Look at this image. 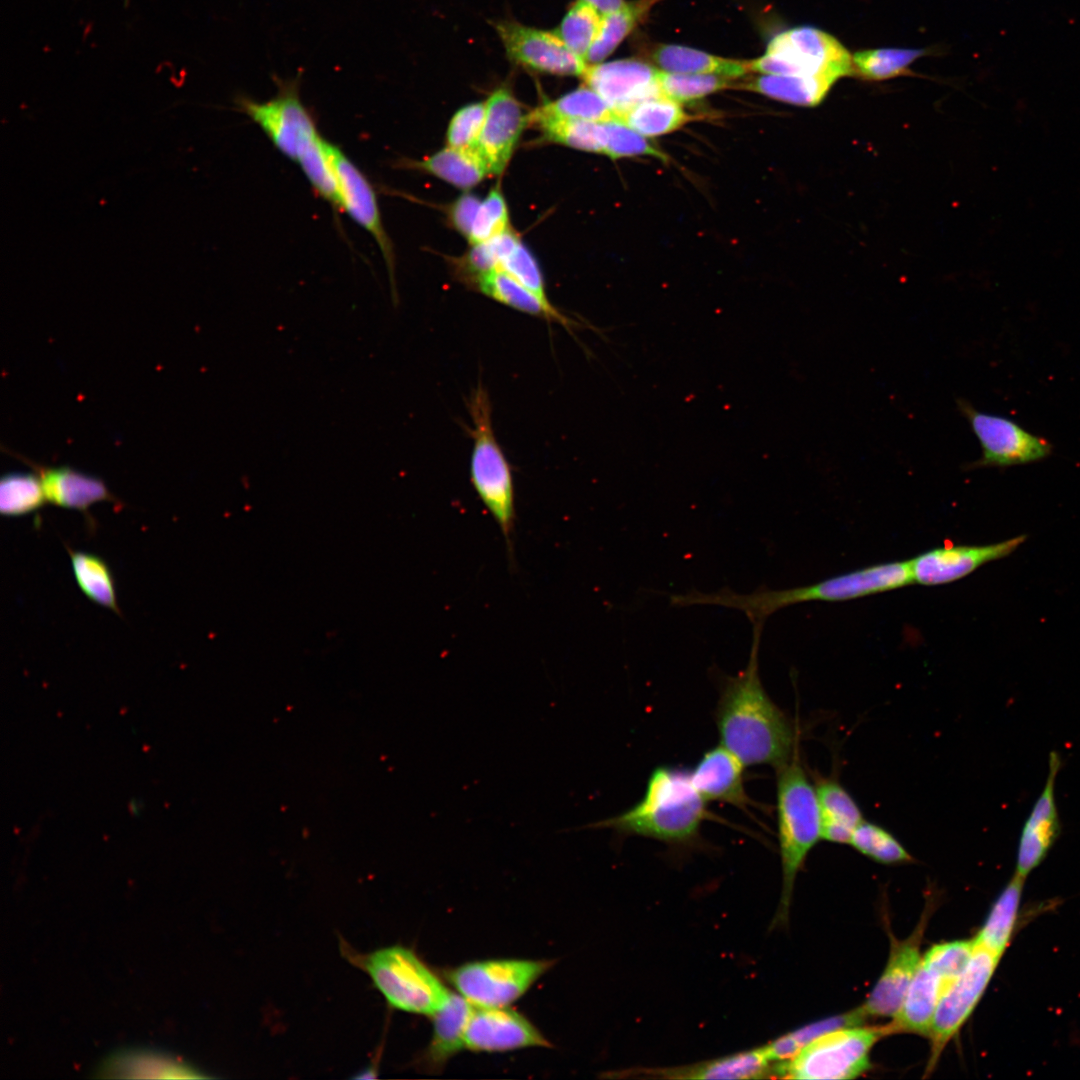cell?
<instances>
[{"label":"cell","mask_w":1080,"mask_h":1080,"mask_svg":"<svg viewBox=\"0 0 1080 1080\" xmlns=\"http://www.w3.org/2000/svg\"><path fill=\"white\" fill-rule=\"evenodd\" d=\"M481 201L471 193H464L456 199L449 210V219L454 228L467 239L479 209Z\"/></svg>","instance_id":"cell-48"},{"label":"cell","mask_w":1080,"mask_h":1080,"mask_svg":"<svg viewBox=\"0 0 1080 1080\" xmlns=\"http://www.w3.org/2000/svg\"><path fill=\"white\" fill-rule=\"evenodd\" d=\"M924 54L920 49L863 50L852 56L853 70L866 80H886L907 72L909 65Z\"/></svg>","instance_id":"cell-39"},{"label":"cell","mask_w":1080,"mask_h":1080,"mask_svg":"<svg viewBox=\"0 0 1080 1080\" xmlns=\"http://www.w3.org/2000/svg\"><path fill=\"white\" fill-rule=\"evenodd\" d=\"M485 296L522 313L556 322L570 329L575 322L553 305H547L534 293L501 269L482 276L473 286Z\"/></svg>","instance_id":"cell-27"},{"label":"cell","mask_w":1080,"mask_h":1080,"mask_svg":"<svg viewBox=\"0 0 1080 1080\" xmlns=\"http://www.w3.org/2000/svg\"><path fill=\"white\" fill-rule=\"evenodd\" d=\"M658 69L637 59H621L587 64L581 76L585 85L598 93L621 119L631 108L663 96Z\"/></svg>","instance_id":"cell-14"},{"label":"cell","mask_w":1080,"mask_h":1080,"mask_svg":"<svg viewBox=\"0 0 1080 1080\" xmlns=\"http://www.w3.org/2000/svg\"><path fill=\"white\" fill-rule=\"evenodd\" d=\"M327 153L335 173L341 209L377 242L386 263L392 296L395 299V257L392 242L381 220L376 192L367 177L337 145L328 141Z\"/></svg>","instance_id":"cell-13"},{"label":"cell","mask_w":1080,"mask_h":1080,"mask_svg":"<svg viewBox=\"0 0 1080 1080\" xmlns=\"http://www.w3.org/2000/svg\"><path fill=\"white\" fill-rule=\"evenodd\" d=\"M975 947L974 939L956 940L933 945L923 957L935 966L950 984L966 968Z\"/></svg>","instance_id":"cell-47"},{"label":"cell","mask_w":1080,"mask_h":1080,"mask_svg":"<svg viewBox=\"0 0 1080 1080\" xmlns=\"http://www.w3.org/2000/svg\"><path fill=\"white\" fill-rule=\"evenodd\" d=\"M616 118L609 105L593 89L584 85L529 113V123L542 120H585L606 122Z\"/></svg>","instance_id":"cell-32"},{"label":"cell","mask_w":1080,"mask_h":1080,"mask_svg":"<svg viewBox=\"0 0 1080 1080\" xmlns=\"http://www.w3.org/2000/svg\"><path fill=\"white\" fill-rule=\"evenodd\" d=\"M507 204L499 186L481 202L468 240L471 245L494 238L510 229Z\"/></svg>","instance_id":"cell-44"},{"label":"cell","mask_w":1080,"mask_h":1080,"mask_svg":"<svg viewBox=\"0 0 1080 1080\" xmlns=\"http://www.w3.org/2000/svg\"><path fill=\"white\" fill-rule=\"evenodd\" d=\"M31 467L41 480L46 501L61 508L81 512L91 529L95 527V521L89 512L92 505L102 501L121 505L100 478L69 466L43 467L32 464Z\"/></svg>","instance_id":"cell-22"},{"label":"cell","mask_w":1080,"mask_h":1080,"mask_svg":"<svg viewBox=\"0 0 1080 1080\" xmlns=\"http://www.w3.org/2000/svg\"><path fill=\"white\" fill-rule=\"evenodd\" d=\"M730 79L717 74H684L659 71L658 82L663 96L678 103L701 99L730 86Z\"/></svg>","instance_id":"cell-42"},{"label":"cell","mask_w":1080,"mask_h":1080,"mask_svg":"<svg viewBox=\"0 0 1080 1080\" xmlns=\"http://www.w3.org/2000/svg\"><path fill=\"white\" fill-rule=\"evenodd\" d=\"M410 167L427 172L461 189L476 186L489 174L475 150L449 146L422 160L411 161Z\"/></svg>","instance_id":"cell-29"},{"label":"cell","mask_w":1080,"mask_h":1080,"mask_svg":"<svg viewBox=\"0 0 1080 1080\" xmlns=\"http://www.w3.org/2000/svg\"><path fill=\"white\" fill-rule=\"evenodd\" d=\"M651 58L662 71L684 74H717L730 79L751 72L750 61L718 57L681 45H660Z\"/></svg>","instance_id":"cell-28"},{"label":"cell","mask_w":1080,"mask_h":1080,"mask_svg":"<svg viewBox=\"0 0 1080 1080\" xmlns=\"http://www.w3.org/2000/svg\"><path fill=\"white\" fill-rule=\"evenodd\" d=\"M744 768L735 755L719 744L707 750L689 773L706 802L727 803L750 814L749 807L755 802L745 789Z\"/></svg>","instance_id":"cell-21"},{"label":"cell","mask_w":1080,"mask_h":1080,"mask_svg":"<svg viewBox=\"0 0 1080 1080\" xmlns=\"http://www.w3.org/2000/svg\"><path fill=\"white\" fill-rule=\"evenodd\" d=\"M1000 957L977 946L963 972L944 990L934 1012L928 1037L931 1070L946 1044L959 1031L983 995Z\"/></svg>","instance_id":"cell-12"},{"label":"cell","mask_w":1080,"mask_h":1080,"mask_svg":"<svg viewBox=\"0 0 1080 1080\" xmlns=\"http://www.w3.org/2000/svg\"><path fill=\"white\" fill-rule=\"evenodd\" d=\"M1062 761L1056 751L1049 755V770L1041 794L1025 820L1018 842L1016 873L1025 878L1046 857L1061 832L1055 799V782Z\"/></svg>","instance_id":"cell-19"},{"label":"cell","mask_w":1080,"mask_h":1080,"mask_svg":"<svg viewBox=\"0 0 1080 1080\" xmlns=\"http://www.w3.org/2000/svg\"><path fill=\"white\" fill-rule=\"evenodd\" d=\"M892 1033L887 1026H849L825 1033L792 1059L773 1067L775 1076L790 1079H853L870 1068L875 1043Z\"/></svg>","instance_id":"cell-8"},{"label":"cell","mask_w":1080,"mask_h":1080,"mask_svg":"<svg viewBox=\"0 0 1080 1080\" xmlns=\"http://www.w3.org/2000/svg\"><path fill=\"white\" fill-rule=\"evenodd\" d=\"M948 986L941 972L922 957L900 1010L889 1024L891 1031L927 1036L938 1002Z\"/></svg>","instance_id":"cell-24"},{"label":"cell","mask_w":1080,"mask_h":1080,"mask_svg":"<svg viewBox=\"0 0 1080 1080\" xmlns=\"http://www.w3.org/2000/svg\"><path fill=\"white\" fill-rule=\"evenodd\" d=\"M357 962L394 1009L432 1017L452 994L410 948L383 947L360 956Z\"/></svg>","instance_id":"cell-7"},{"label":"cell","mask_w":1080,"mask_h":1080,"mask_svg":"<svg viewBox=\"0 0 1080 1080\" xmlns=\"http://www.w3.org/2000/svg\"><path fill=\"white\" fill-rule=\"evenodd\" d=\"M519 242V237L510 228L494 238L473 244L463 257L455 259L456 278L473 288L482 276L499 269Z\"/></svg>","instance_id":"cell-35"},{"label":"cell","mask_w":1080,"mask_h":1080,"mask_svg":"<svg viewBox=\"0 0 1080 1080\" xmlns=\"http://www.w3.org/2000/svg\"><path fill=\"white\" fill-rule=\"evenodd\" d=\"M913 583L910 561L877 564L820 582L783 590H758L739 594L728 588L703 593V604L720 605L744 612L754 622H764L777 610L810 601L839 602L898 589Z\"/></svg>","instance_id":"cell-4"},{"label":"cell","mask_w":1080,"mask_h":1080,"mask_svg":"<svg viewBox=\"0 0 1080 1080\" xmlns=\"http://www.w3.org/2000/svg\"><path fill=\"white\" fill-rule=\"evenodd\" d=\"M552 966L544 959L477 960L449 970L446 978L474 1007H507Z\"/></svg>","instance_id":"cell-10"},{"label":"cell","mask_w":1080,"mask_h":1080,"mask_svg":"<svg viewBox=\"0 0 1080 1080\" xmlns=\"http://www.w3.org/2000/svg\"><path fill=\"white\" fill-rule=\"evenodd\" d=\"M1025 878L1015 873L1003 889L977 936V946L1001 957L1015 927Z\"/></svg>","instance_id":"cell-30"},{"label":"cell","mask_w":1080,"mask_h":1080,"mask_svg":"<svg viewBox=\"0 0 1080 1080\" xmlns=\"http://www.w3.org/2000/svg\"><path fill=\"white\" fill-rule=\"evenodd\" d=\"M751 71L766 75L821 77L836 82L854 73L852 56L832 35L810 26L777 34L766 53L750 60Z\"/></svg>","instance_id":"cell-9"},{"label":"cell","mask_w":1080,"mask_h":1080,"mask_svg":"<svg viewBox=\"0 0 1080 1080\" xmlns=\"http://www.w3.org/2000/svg\"><path fill=\"white\" fill-rule=\"evenodd\" d=\"M601 20L602 14L597 9L583 0H577L554 32L572 53L586 62Z\"/></svg>","instance_id":"cell-40"},{"label":"cell","mask_w":1080,"mask_h":1080,"mask_svg":"<svg viewBox=\"0 0 1080 1080\" xmlns=\"http://www.w3.org/2000/svg\"><path fill=\"white\" fill-rule=\"evenodd\" d=\"M606 142L605 155L611 159L635 156H652L666 160V155L651 145L641 134L618 118L604 122Z\"/></svg>","instance_id":"cell-43"},{"label":"cell","mask_w":1080,"mask_h":1080,"mask_svg":"<svg viewBox=\"0 0 1080 1080\" xmlns=\"http://www.w3.org/2000/svg\"><path fill=\"white\" fill-rule=\"evenodd\" d=\"M277 93L267 101L238 96L236 105L256 123L274 146L302 170L315 193L341 212L337 181L312 113L300 99V78L273 76Z\"/></svg>","instance_id":"cell-2"},{"label":"cell","mask_w":1080,"mask_h":1080,"mask_svg":"<svg viewBox=\"0 0 1080 1080\" xmlns=\"http://www.w3.org/2000/svg\"><path fill=\"white\" fill-rule=\"evenodd\" d=\"M595 9H597L602 15L620 9L624 4V0H583Z\"/></svg>","instance_id":"cell-49"},{"label":"cell","mask_w":1080,"mask_h":1080,"mask_svg":"<svg viewBox=\"0 0 1080 1080\" xmlns=\"http://www.w3.org/2000/svg\"><path fill=\"white\" fill-rule=\"evenodd\" d=\"M858 852L882 864H901L912 856L888 830L863 820L854 830L850 843Z\"/></svg>","instance_id":"cell-41"},{"label":"cell","mask_w":1080,"mask_h":1080,"mask_svg":"<svg viewBox=\"0 0 1080 1080\" xmlns=\"http://www.w3.org/2000/svg\"><path fill=\"white\" fill-rule=\"evenodd\" d=\"M776 816L782 866V893L775 922L787 919L797 873L821 838V819L815 786L799 758L776 769Z\"/></svg>","instance_id":"cell-5"},{"label":"cell","mask_w":1080,"mask_h":1080,"mask_svg":"<svg viewBox=\"0 0 1080 1080\" xmlns=\"http://www.w3.org/2000/svg\"><path fill=\"white\" fill-rule=\"evenodd\" d=\"M534 293L547 305L549 301L542 272L537 261L527 247L520 241L513 251L502 261L500 268Z\"/></svg>","instance_id":"cell-46"},{"label":"cell","mask_w":1080,"mask_h":1080,"mask_svg":"<svg viewBox=\"0 0 1080 1080\" xmlns=\"http://www.w3.org/2000/svg\"><path fill=\"white\" fill-rule=\"evenodd\" d=\"M656 2L658 0L625 2L620 9L603 14L597 36L586 56V63L597 64L605 60L648 16Z\"/></svg>","instance_id":"cell-31"},{"label":"cell","mask_w":1080,"mask_h":1080,"mask_svg":"<svg viewBox=\"0 0 1080 1080\" xmlns=\"http://www.w3.org/2000/svg\"><path fill=\"white\" fill-rule=\"evenodd\" d=\"M550 1046L530 1020L507 1007H474L465 1030V1047L475 1052Z\"/></svg>","instance_id":"cell-17"},{"label":"cell","mask_w":1080,"mask_h":1080,"mask_svg":"<svg viewBox=\"0 0 1080 1080\" xmlns=\"http://www.w3.org/2000/svg\"><path fill=\"white\" fill-rule=\"evenodd\" d=\"M835 82L821 77L761 75L745 84L746 89L798 106L820 104Z\"/></svg>","instance_id":"cell-34"},{"label":"cell","mask_w":1080,"mask_h":1080,"mask_svg":"<svg viewBox=\"0 0 1080 1080\" xmlns=\"http://www.w3.org/2000/svg\"><path fill=\"white\" fill-rule=\"evenodd\" d=\"M46 501L38 474L11 472L0 481V512L19 517L40 510Z\"/></svg>","instance_id":"cell-37"},{"label":"cell","mask_w":1080,"mask_h":1080,"mask_svg":"<svg viewBox=\"0 0 1080 1080\" xmlns=\"http://www.w3.org/2000/svg\"><path fill=\"white\" fill-rule=\"evenodd\" d=\"M771 1064L762 1046L697 1064L638 1068L626 1073L663 1079H757L773 1073Z\"/></svg>","instance_id":"cell-23"},{"label":"cell","mask_w":1080,"mask_h":1080,"mask_svg":"<svg viewBox=\"0 0 1080 1080\" xmlns=\"http://www.w3.org/2000/svg\"><path fill=\"white\" fill-rule=\"evenodd\" d=\"M474 1006L459 993H453L432 1018V1037L423 1062L431 1072H439L465 1047V1030Z\"/></svg>","instance_id":"cell-25"},{"label":"cell","mask_w":1080,"mask_h":1080,"mask_svg":"<svg viewBox=\"0 0 1080 1080\" xmlns=\"http://www.w3.org/2000/svg\"><path fill=\"white\" fill-rule=\"evenodd\" d=\"M533 125L539 128L543 137L550 142L586 152L604 153V122L548 119Z\"/></svg>","instance_id":"cell-38"},{"label":"cell","mask_w":1080,"mask_h":1080,"mask_svg":"<svg viewBox=\"0 0 1080 1080\" xmlns=\"http://www.w3.org/2000/svg\"><path fill=\"white\" fill-rule=\"evenodd\" d=\"M956 403L982 450L981 457L968 464L967 469L1023 465L1052 454L1053 446L1046 438L1029 432L1014 420L979 411L965 399Z\"/></svg>","instance_id":"cell-11"},{"label":"cell","mask_w":1080,"mask_h":1080,"mask_svg":"<svg viewBox=\"0 0 1080 1080\" xmlns=\"http://www.w3.org/2000/svg\"><path fill=\"white\" fill-rule=\"evenodd\" d=\"M924 923L909 938L892 944L887 965L860 1010L866 1017L894 1018L921 962L920 943Z\"/></svg>","instance_id":"cell-20"},{"label":"cell","mask_w":1080,"mask_h":1080,"mask_svg":"<svg viewBox=\"0 0 1080 1080\" xmlns=\"http://www.w3.org/2000/svg\"><path fill=\"white\" fill-rule=\"evenodd\" d=\"M710 818L706 801L694 787L688 770L656 767L642 798L624 812L582 828L611 829L673 845L694 842L703 822Z\"/></svg>","instance_id":"cell-3"},{"label":"cell","mask_w":1080,"mask_h":1080,"mask_svg":"<svg viewBox=\"0 0 1080 1080\" xmlns=\"http://www.w3.org/2000/svg\"><path fill=\"white\" fill-rule=\"evenodd\" d=\"M529 123L512 92L501 87L486 101L484 125L475 148L489 174L500 175L506 168L523 129Z\"/></svg>","instance_id":"cell-18"},{"label":"cell","mask_w":1080,"mask_h":1080,"mask_svg":"<svg viewBox=\"0 0 1080 1080\" xmlns=\"http://www.w3.org/2000/svg\"><path fill=\"white\" fill-rule=\"evenodd\" d=\"M496 29L510 60L530 70L581 77L587 67L555 32L511 21L497 24Z\"/></svg>","instance_id":"cell-15"},{"label":"cell","mask_w":1080,"mask_h":1080,"mask_svg":"<svg viewBox=\"0 0 1080 1080\" xmlns=\"http://www.w3.org/2000/svg\"><path fill=\"white\" fill-rule=\"evenodd\" d=\"M753 624L747 665L727 676L720 689L715 722L723 747L746 766L785 765L798 749L796 728L772 701L759 674L760 638L764 622Z\"/></svg>","instance_id":"cell-1"},{"label":"cell","mask_w":1080,"mask_h":1080,"mask_svg":"<svg viewBox=\"0 0 1080 1080\" xmlns=\"http://www.w3.org/2000/svg\"><path fill=\"white\" fill-rule=\"evenodd\" d=\"M486 115V102L463 106L450 120L446 139L449 147L475 150Z\"/></svg>","instance_id":"cell-45"},{"label":"cell","mask_w":1080,"mask_h":1080,"mask_svg":"<svg viewBox=\"0 0 1080 1080\" xmlns=\"http://www.w3.org/2000/svg\"><path fill=\"white\" fill-rule=\"evenodd\" d=\"M815 789L821 838L833 843H850L854 830L864 820L859 806L848 791L832 778L819 779Z\"/></svg>","instance_id":"cell-26"},{"label":"cell","mask_w":1080,"mask_h":1080,"mask_svg":"<svg viewBox=\"0 0 1080 1080\" xmlns=\"http://www.w3.org/2000/svg\"><path fill=\"white\" fill-rule=\"evenodd\" d=\"M620 120L644 137H656L679 129L689 116L678 102L661 96L639 103Z\"/></svg>","instance_id":"cell-36"},{"label":"cell","mask_w":1080,"mask_h":1080,"mask_svg":"<svg viewBox=\"0 0 1080 1080\" xmlns=\"http://www.w3.org/2000/svg\"><path fill=\"white\" fill-rule=\"evenodd\" d=\"M473 439L470 479L504 535L509 553L515 523V493L510 464L494 434L489 393L481 381L467 400Z\"/></svg>","instance_id":"cell-6"},{"label":"cell","mask_w":1080,"mask_h":1080,"mask_svg":"<svg viewBox=\"0 0 1080 1080\" xmlns=\"http://www.w3.org/2000/svg\"><path fill=\"white\" fill-rule=\"evenodd\" d=\"M1026 535L987 545H949L931 549L909 560L913 583L935 586L959 580L984 564L1017 550Z\"/></svg>","instance_id":"cell-16"},{"label":"cell","mask_w":1080,"mask_h":1080,"mask_svg":"<svg viewBox=\"0 0 1080 1080\" xmlns=\"http://www.w3.org/2000/svg\"><path fill=\"white\" fill-rule=\"evenodd\" d=\"M75 581L92 602L121 615L115 581L107 562L100 556L67 547Z\"/></svg>","instance_id":"cell-33"}]
</instances>
